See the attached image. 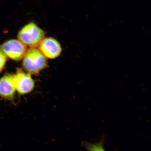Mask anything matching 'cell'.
Instances as JSON below:
<instances>
[{
    "label": "cell",
    "instance_id": "cell-1",
    "mask_svg": "<svg viewBox=\"0 0 151 151\" xmlns=\"http://www.w3.org/2000/svg\"><path fill=\"white\" fill-rule=\"evenodd\" d=\"M47 65L46 58L35 48H31L26 52L23 58L22 66L29 74H37Z\"/></svg>",
    "mask_w": 151,
    "mask_h": 151
},
{
    "label": "cell",
    "instance_id": "cell-2",
    "mask_svg": "<svg viewBox=\"0 0 151 151\" xmlns=\"http://www.w3.org/2000/svg\"><path fill=\"white\" fill-rule=\"evenodd\" d=\"M44 31L33 22L26 24L18 34L19 40L26 46L31 48L39 46L45 38Z\"/></svg>",
    "mask_w": 151,
    "mask_h": 151
},
{
    "label": "cell",
    "instance_id": "cell-3",
    "mask_svg": "<svg viewBox=\"0 0 151 151\" xmlns=\"http://www.w3.org/2000/svg\"><path fill=\"white\" fill-rule=\"evenodd\" d=\"M1 48L6 56L15 61L23 58L27 51V47L16 39L10 40L4 43Z\"/></svg>",
    "mask_w": 151,
    "mask_h": 151
},
{
    "label": "cell",
    "instance_id": "cell-4",
    "mask_svg": "<svg viewBox=\"0 0 151 151\" xmlns=\"http://www.w3.org/2000/svg\"><path fill=\"white\" fill-rule=\"evenodd\" d=\"M14 77L16 91L20 95L29 94L35 88V81L29 73L24 72L21 69H17Z\"/></svg>",
    "mask_w": 151,
    "mask_h": 151
},
{
    "label": "cell",
    "instance_id": "cell-5",
    "mask_svg": "<svg viewBox=\"0 0 151 151\" xmlns=\"http://www.w3.org/2000/svg\"><path fill=\"white\" fill-rule=\"evenodd\" d=\"M39 50L45 58L54 59L60 55L62 52L60 43L53 38H45L39 45Z\"/></svg>",
    "mask_w": 151,
    "mask_h": 151
},
{
    "label": "cell",
    "instance_id": "cell-6",
    "mask_svg": "<svg viewBox=\"0 0 151 151\" xmlns=\"http://www.w3.org/2000/svg\"><path fill=\"white\" fill-rule=\"evenodd\" d=\"M16 92L14 75L7 74L0 79V96L1 97L12 101Z\"/></svg>",
    "mask_w": 151,
    "mask_h": 151
},
{
    "label": "cell",
    "instance_id": "cell-7",
    "mask_svg": "<svg viewBox=\"0 0 151 151\" xmlns=\"http://www.w3.org/2000/svg\"><path fill=\"white\" fill-rule=\"evenodd\" d=\"M84 144L87 151H106L103 147V139L97 143H92L85 142Z\"/></svg>",
    "mask_w": 151,
    "mask_h": 151
},
{
    "label": "cell",
    "instance_id": "cell-8",
    "mask_svg": "<svg viewBox=\"0 0 151 151\" xmlns=\"http://www.w3.org/2000/svg\"><path fill=\"white\" fill-rule=\"evenodd\" d=\"M7 60L6 56L0 50V72L5 67Z\"/></svg>",
    "mask_w": 151,
    "mask_h": 151
}]
</instances>
